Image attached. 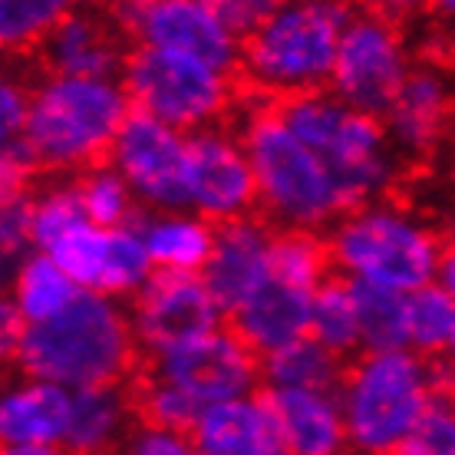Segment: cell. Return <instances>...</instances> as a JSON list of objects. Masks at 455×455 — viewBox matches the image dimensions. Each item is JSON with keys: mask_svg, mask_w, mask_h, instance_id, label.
Returning a JSON list of instances; mask_svg holds the SVG:
<instances>
[{"mask_svg": "<svg viewBox=\"0 0 455 455\" xmlns=\"http://www.w3.org/2000/svg\"><path fill=\"white\" fill-rule=\"evenodd\" d=\"M271 103V92L241 80L231 132L241 139L258 179V218L277 231L327 235L350 208L323 159L281 123Z\"/></svg>", "mask_w": 455, "mask_h": 455, "instance_id": "cell-1", "label": "cell"}, {"mask_svg": "<svg viewBox=\"0 0 455 455\" xmlns=\"http://www.w3.org/2000/svg\"><path fill=\"white\" fill-rule=\"evenodd\" d=\"M142 360L132 317H125L100 291H83L60 317L30 323L11 350L23 379L57 383L67 389L123 387Z\"/></svg>", "mask_w": 455, "mask_h": 455, "instance_id": "cell-2", "label": "cell"}, {"mask_svg": "<svg viewBox=\"0 0 455 455\" xmlns=\"http://www.w3.org/2000/svg\"><path fill=\"white\" fill-rule=\"evenodd\" d=\"M129 116L123 83L53 76L36 83L20 139L40 175H83L109 169Z\"/></svg>", "mask_w": 455, "mask_h": 455, "instance_id": "cell-3", "label": "cell"}, {"mask_svg": "<svg viewBox=\"0 0 455 455\" xmlns=\"http://www.w3.org/2000/svg\"><path fill=\"white\" fill-rule=\"evenodd\" d=\"M356 0H287L241 40V80L271 96L333 90Z\"/></svg>", "mask_w": 455, "mask_h": 455, "instance_id": "cell-4", "label": "cell"}, {"mask_svg": "<svg viewBox=\"0 0 455 455\" xmlns=\"http://www.w3.org/2000/svg\"><path fill=\"white\" fill-rule=\"evenodd\" d=\"M445 231L422 221L419 208L383 198L343 215L323 238L337 271L412 294L433 284Z\"/></svg>", "mask_w": 455, "mask_h": 455, "instance_id": "cell-5", "label": "cell"}, {"mask_svg": "<svg viewBox=\"0 0 455 455\" xmlns=\"http://www.w3.org/2000/svg\"><path fill=\"white\" fill-rule=\"evenodd\" d=\"M343 416L356 455H393L433 403V376L416 350L360 353L347 366Z\"/></svg>", "mask_w": 455, "mask_h": 455, "instance_id": "cell-6", "label": "cell"}, {"mask_svg": "<svg viewBox=\"0 0 455 455\" xmlns=\"http://www.w3.org/2000/svg\"><path fill=\"white\" fill-rule=\"evenodd\" d=\"M119 83L136 113L152 116L188 136L215 125L228 129L241 96L238 76L159 46H139Z\"/></svg>", "mask_w": 455, "mask_h": 455, "instance_id": "cell-7", "label": "cell"}, {"mask_svg": "<svg viewBox=\"0 0 455 455\" xmlns=\"http://www.w3.org/2000/svg\"><path fill=\"white\" fill-rule=\"evenodd\" d=\"M412 60L406 57V30L376 13L353 7L333 69V92L353 109L387 123L406 83Z\"/></svg>", "mask_w": 455, "mask_h": 455, "instance_id": "cell-8", "label": "cell"}, {"mask_svg": "<svg viewBox=\"0 0 455 455\" xmlns=\"http://www.w3.org/2000/svg\"><path fill=\"white\" fill-rule=\"evenodd\" d=\"M136 50V36L129 34L113 0H80V7L36 46L34 57L17 63H27L40 80H123L125 63Z\"/></svg>", "mask_w": 455, "mask_h": 455, "instance_id": "cell-9", "label": "cell"}, {"mask_svg": "<svg viewBox=\"0 0 455 455\" xmlns=\"http://www.w3.org/2000/svg\"><path fill=\"white\" fill-rule=\"evenodd\" d=\"M146 360L156 373L165 376L172 387L185 389L205 410L264 389V360L228 323L172 350H146Z\"/></svg>", "mask_w": 455, "mask_h": 455, "instance_id": "cell-10", "label": "cell"}, {"mask_svg": "<svg viewBox=\"0 0 455 455\" xmlns=\"http://www.w3.org/2000/svg\"><path fill=\"white\" fill-rule=\"evenodd\" d=\"M139 46H159L241 76V44L212 0H113Z\"/></svg>", "mask_w": 455, "mask_h": 455, "instance_id": "cell-11", "label": "cell"}, {"mask_svg": "<svg viewBox=\"0 0 455 455\" xmlns=\"http://www.w3.org/2000/svg\"><path fill=\"white\" fill-rule=\"evenodd\" d=\"M109 165L129 182L139 205L148 212L175 215L192 205L185 136L152 116L132 109L116 139Z\"/></svg>", "mask_w": 455, "mask_h": 455, "instance_id": "cell-12", "label": "cell"}, {"mask_svg": "<svg viewBox=\"0 0 455 455\" xmlns=\"http://www.w3.org/2000/svg\"><path fill=\"white\" fill-rule=\"evenodd\" d=\"M129 317L142 350H172L215 333L225 314L202 281V274L156 267L142 291L129 297Z\"/></svg>", "mask_w": 455, "mask_h": 455, "instance_id": "cell-13", "label": "cell"}, {"mask_svg": "<svg viewBox=\"0 0 455 455\" xmlns=\"http://www.w3.org/2000/svg\"><path fill=\"white\" fill-rule=\"evenodd\" d=\"M188 148V195L198 218L231 225L258 215V179L241 139L221 125L185 136Z\"/></svg>", "mask_w": 455, "mask_h": 455, "instance_id": "cell-14", "label": "cell"}, {"mask_svg": "<svg viewBox=\"0 0 455 455\" xmlns=\"http://www.w3.org/2000/svg\"><path fill=\"white\" fill-rule=\"evenodd\" d=\"M271 241L274 228L258 215L215 225V251L202 271V281L225 317L235 314L271 277Z\"/></svg>", "mask_w": 455, "mask_h": 455, "instance_id": "cell-15", "label": "cell"}, {"mask_svg": "<svg viewBox=\"0 0 455 455\" xmlns=\"http://www.w3.org/2000/svg\"><path fill=\"white\" fill-rule=\"evenodd\" d=\"M310 320L314 294L271 274L235 314H228L225 323L264 360L287 343L310 337Z\"/></svg>", "mask_w": 455, "mask_h": 455, "instance_id": "cell-16", "label": "cell"}, {"mask_svg": "<svg viewBox=\"0 0 455 455\" xmlns=\"http://www.w3.org/2000/svg\"><path fill=\"white\" fill-rule=\"evenodd\" d=\"M192 443L202 455H287L277 412L264 393L208 406Z\"/></svg>", "mask_w": 455, "mask_h": 455, "instance_id": "cell-17", "label": "cell"}, {"mask_svg": "<svg viewBox=\"0 0 455 455\" xmlns=\"http://www.w3.org/2000/svg\"><path fill=\"white\" fill-rule=\"evenodd\" d=\"M277 412L287 455H356L343 399L320 389H261Z\"/></svg>", "mask_w": 455, "mask_h": 455, "instance_id": "cell-18", "label": "cell"}, {"mask_svg": "<svg viewBox=\"0 0 455 455\" xmlns=\"http://www.w3.org/2000/svg\"><path fill=\"white\" fill-rule=\"evenodd\" d=\"M139 422L123 387L73 389V416L60 449L67 455H123Z\"/></svg>", "mask_w": 455, "mask_h": 455, "instance_id": "cell-19", "label": "cell"}, {"mask_svg": "<svg viewBox=\"0 0 455 455\" xmlns=\"http://www.w3.org/2000/svg\"><path fill=\"white\" fill-rule=\"evenodd\" d=\"M73 416V389L57 383L27 379L23 387L11 389L0 410V433L4 443H44L60 445Z\"/></svg>", "mask_w": 455, "mask_h": 455, "instance_id": "cell-20", "label": "cell"}, {"mask_svg": "<svg viewBox=\"0 0 455 455\" xmlns=\"http://www.w3.org/2000/svg\"><path fill=\"white\" fill-rule=\"evenodd\" d=\"M139 228L148 241L152 264L162 271H188L202 274L215 251V225L205 218H148L146 208H139L129 221Z\"/></svg>", "mask_w": 455, "mask_h": 455, "instance_id": "cell-21", "label": "cell"}, {"mask_svg": "<svg viewBox=\"0 0 455 455\" xmlns=\"http://www.w3.org/2000/svg\"><path fill=\"white\" fill-rule=\"evenodd\" d=\"M350 363L353 360L337 356L314 337H300L264 356V389H320L343 396Z\"/></svg>", "mask_w": 455, "mask_h": 455, "instance_id": "cell-22", "label": "cell"}, {"mask_svg": "<svg viewBox=\"0 0 455 455\" xmlns=\"http://www.w3.org/2000/svg\"><path fill=\"white\" fill-rule=\"evenodd\" d=\"M310 337L320 340L327 350H333L343 360H356L363 350V331H360V314L353 300L350 274L333 267L323 284L314 294V320H310Z\"/></svg>", "mask_w": 455, "mask_h": 455, "instance_id": "cell-23", "label": "cell"}, {"mask_svg": "<svg viewBox=\"0 0 455 455\" xmlns=\"http://www.w3.org/2000/svg\"><path fill=\"white\" fill-rule=\"evenodd\" d=\"M360 331H363V350H406L410 343V294L396 287H383L363 277H350Z\"/></svg>", "mask_w": 455, "mask_h": 455, "instance_id": "cell-24", "label": "cell"}, {"mask_svg": "<svg viewBox=\"0 0 455 455\" xmlns=\"http://www.w3.org/2000/svg\"><path fill=\"white\" fill-rule=\"evenodd\" d=\"M83 294V287L60 267L50 254H34L20 264L17 284H13V307L20 310L23 320L40 323V320L60 317L73 300Z\"/></svg>", "mask_w": 455, "mask_h": 455, "instance_id": "cell-25", "label": "cell"}, {"mask_svg": "<svg viewBox=\"0 0 455 455\" xmlns=\"http://www.w3.org/2000/svg\"><path fill=\"white\" fill-rule=\"evenodd\" d=\"M80 7V0H0V36L11 60H27Z\"/></svg>", "mask_w": 455, "mask_h": 455, "instance_id": "cell-26", "label": "cell"}, {"mask_svg": "<svg viewBox=\"0 0 455 455\" xmlns=\"http://www.w3.org/2000/svg\"><path fill=\"white\" fill-rule=\"evenodd\" d=\"M156 271L152 251L146 235L132 225L109 231V251H106V271L100 294L106 297H136Z\"/></svg>", "mask_w": 455, "mask_h": 455, "instance_id": "cell-27", "label": "cell"}, {"mask_svg": "<svg viewBox=\"0 0 455 455\" xmlns=\"http://www.w3.org/2000/svg\"><path fill=\"white\" fill-rule=\"evenodd\" d=\"M106 251H109V231L92 221H83L73 231L46 251L63 271L83 287V291H100L106 271Z\"/></svg>", "mask_w": 455, "mask_h": 455, "instance_id": "cell-28", "label": "cell"}, {"mask_svg": "<svg viewBox=\"0 0 455 455\" xmlns=\"http://www.w3.org/2000/svg\"><path fill=\"white\" fill-rule=\"evenodd\" d=\"M455 331V297L445 287H419L410 294V343L422 356L445 353Z\"/></svg>", "mask_w": 455, "mask_h": 455, "instance_id": "cell-29", "label": "cell"}, {"mask_svg": "<svg viewBox=\"0 0 455 455\" xmlns=\"http://www.w3.org/2000/svg\"><path fill=\"white\" fill-rule=\"evenodd\" d=\"M132 195L136 192L129 188V182H125L113 165L109 169L83 172L80 175V198H83V208H86V218H90L92 225L106 228V231L129 225L136 218V212L142 205H139Z\"/></svg>", "mask_w": 455, "mask_h": 455, "instance_id": "cell-30", "label": "cell"}, {"mask_svg": "<svg viewBox=\"0 0 455 455\" xmlns=\"http://www.w3.org/2000/svg\"><path fill=\"white\" fill-rule=\"evenodd\" d=\"M393 455H455V403L452 399L433 396L429 410L422 412L399 449Z\"/></svg>", "mask_w": 455, "mask_h": 455, "instance_id": "cell-31", "label": "cell"}, {"mask_svg": "<svg viewBox=\"0 0 455 455\" xmlns=\"http://www.w3.org/2000/svg\"><path fill=\"white\" fill-rule=\"evenodd\" d=\"M287 0H212V7L218 11V17L225 20V27L238 36V44L244 36L264 20L271 17L277 7H284Z\"/></svg>", "mask_w": 455, "mask_h": 455, "instance_id": "cell-32", "label": "cell"}, {"mask_svg": "<svg viewBox=\"0 0 455 455\" xmlns=\"http://www.w3.org/2000/svg\"><path fill=\"white\" fill-rule=\"evenodd\" d=\"M123 455H202V452L195 449L192 435L136 426L132 435H129V443H125Z\"/></svg>", "mask_w": 455, "mask_h": 455, "instance_id": "cell-33", "label": "cell"}, {"mask_svg": "<svg viewBox=\"0 0 455 455\" xmlns=\"http://www.w3.org/2000/svg\"><path fill=\"white\" fill-rule=\"evenodd\" d=\"M363 11L396 23L399 30H410V23L429 17V0H356Z\"/></svg>", "mask_w": 455, "mask_h": 455, "instance_id": "cell-34", "label": "cell"}, {"mask_svg": "<svg viewBox=\"0 0 455 455\" xmlns=\"http://www.w3.org/2000/svg\"><path fill=\"white\" fill-rule=\"evenodd\" d=\"M439 284L455 297V231H445L443 241V258H439Z\"/></svg>", "mask_w": 455, "mask_h": 455, "instance_id": "cell-35", "label": "cell"}, {"mask_svg": "<svg viewBox=\"0 0 455 455\" xmlns=\"http://www.w3.org/2000/svg\"><path fill=\"white\" fill-rule=\"evenodd\" d=\"M4 455H67L60 445H44V443H17L4 445Z\"/></svg>", "mask_w": 455, "mask_h": 455, "instance_id": "cell-36", "label": "cell"}, {"mask_svg": "<svg viewBox=\"0 0 455 455\" xmlns=\"http://www.w3.org/2000/svg\"><path fill=\"white\" fill-rule=\"evenodd\" d=\"M429 20L455 23V0H429Z\"/></svg>", "mask_w": 455, "mask_h": 455, "instance_id": "cell-37", "label": "cell"}, {"mask_svg": "<svg viewBox=\"0 0 455 455\" xmlns=\"http://www.w3.org/2000/svg\"><path fill=\"white\" fill-rule=\"evenodd\" d=\"M445 360L455 366V331H452V340H449V347H445Z\"/></svg>", "mask_w": 455, "mask_h": 455, "instance_id": "cell-38", "label": "cell"}]
</instances>
